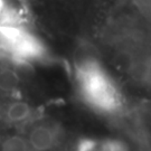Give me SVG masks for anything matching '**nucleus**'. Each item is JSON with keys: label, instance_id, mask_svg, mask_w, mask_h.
I'll list each match as a JSON object with an SVG mask.
<instances>
[{"label": "nucleus", "instance_id": "2", "mask_svg": "<svg viewBox=\"0 0 151 151\" xmlns=\"http://www.w3.org/2000/svg\"><path fill=\"white\" fill-rule=\"evenodd\" d=\"M25 137L32 151H67L72 145L64 125L52 120L30 124Z\"/></svg>", "mask_w": 151, "mask_h": 151}, {"label": "nucleus", "instance_id": "3", "mask_svg": "<svg viewBox=\"0 0 151 151\" xmlns=\"http://www.w3.org/2000/svg\"><path fill=\"white\" fill-rule=\"evenodd\" d=\"M4 118L7 122L14 124L27 123L34 118V110L25 101H14L6 105Z\"/></svg>", "mask_w": 151, "mask_h": 151}, {"label": "nucleus", "instance_id": "5", "mask_svg": "<svg viewBox=\"0 0 151 151\" xmlns=\"http://www.w3.org/2000/svg\"><path fill=\"white\" fill-rule=\"evenodd\" d=\"M20 77L16 70L9 67L0 68V92L12 93L19 88Z\"/></svg>", "mask_w": 151, "mask_h": 151}, {"label": "nucleus", "instance_id": "4", "mask_svg": "<svg viewBox=\"0 0 151 151\" xmlns=\"http://www.w3.org/2000/svg\"><path fill=\"white\" fill-rule=\"evenodd\" d=\"M0 151H32L26 137L10 133L0 139Z\"/></svg>", "mask_w": 151, "mask_h": 151}, {"label": "nucleus", "instance_id": "1", "mask_svg": "<svg viewBox=\"0 0 151 151\" xmlns=\"http://www.w3.org/2000/svg\"><path fill=\"white\" fill-rule=\"evenodd\" d=\"M75 81L82 101L115 129L131 113L132 105L123 87L95 58H82L75 67Z\"/></svg>", "mask_w": 151, "mask_h": 151}]
</instances>
